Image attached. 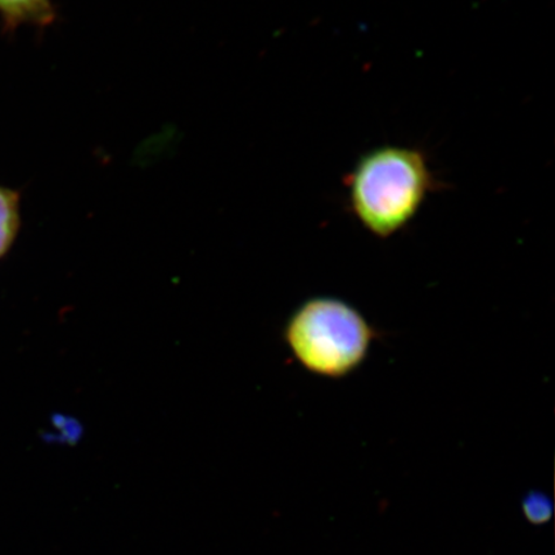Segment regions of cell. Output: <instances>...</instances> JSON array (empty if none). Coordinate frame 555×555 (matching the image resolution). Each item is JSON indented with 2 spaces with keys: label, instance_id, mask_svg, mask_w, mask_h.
I'll return each instance as SVG.
<instances>
[{
  "label": "cell",
  "instance_id": "cell-2",
  "mask_svg": "<svg viewBox=\"0 0 555 555\" xmlns=\"http://www.w3.org/2000/svg\"><path fill=\"white\" fill-rule=\"evenodd\" d=\"M376 338L370 322L336 297H314L289 317L284 339L305 370L319 377L343 378L365 362Z\"/></svg>",
  "mask_w": 555,
  "mask_h": 555
},
{
  "label": "cell",
  "instance_id": "cell-4",
  "mask_svg": "<svg viewBox=\"0 0 555 555\" xmlns=\"http://www.w3.org/2000/svg\"><path fill=\"white\" fill-rule=\"evenodd\" d=\"M20 194L0 186V258L9 253L20 229Z\"/></svg>",
  "mask_w": 555,
  "mask_h": 555
},
{
  "label": "cell",
  "instance_id": "cell-3",
  "mask_svg": "<svg viewBox=\"0 0 555 555\" xmlns=\"http://www.w3.org/2000/svg\"><path fill=\"white\" fill-rule=\"evenodd\" d=\"M0 17L7 29L33 25L47 27L57 17L52 0H0Z\"/></svg>",
  "mask_w": 555,
  "mask_h": 555
},
{
  "label": "cell",
  "instance_id": "cell-1",
  "mask_svg": "<svg viewBox=\"0 0 555 555\" xmlns=\"http://www.w3.org/2000/svg\"><path fill=\"white\" fill-rule=\"evenodd\" d=\"M435 185L426 155L405 145L367 152L346 178L353 217L378 238H390L411 224Z\"/></svg>",
  "mask_w": 555,
  "mask_h": 555
},
{
  "label": "cell",
  "instance_id": "cell-5",
  "mask_svg": "<svg viewBox=\"0 0 555 555\" xmlns=\"http://www.w3.org/2000/svg\"><path fill=\"white\" fill-rule=\"evenodd\" d=\"M522 512L530 524L541 526L550 522L553 517V502L541 491H531L524 496Z\"/></svg>",
  "mask_w": 555,
  "mask_h": 555
}]
</instances>
